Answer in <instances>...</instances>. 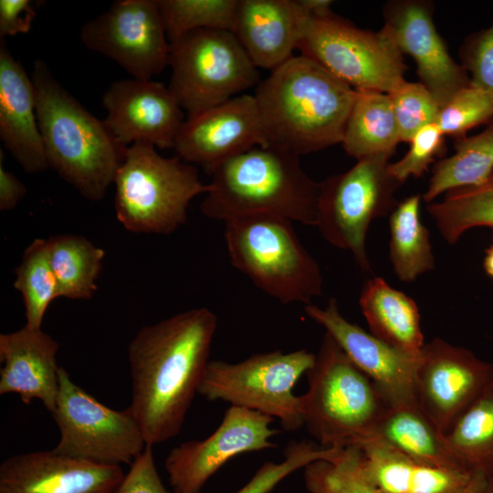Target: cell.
I'll list each match as a JSON object with an SVG mask.
<instances>
[{
	"label": "cell",
	"mask_w": 493,
	"mask_h": 493,
	"mask_svg": "<svg viewBox=\"0 0 493 493\" xmlns=\"http://www.w3.org/2000/svg\"><path fill=\"white\" fill-rule=\"evenodd\" d=\"M58 343L42 329L25 325L0 335V394L16 393L29 404L40 400L53 412L59 390Z\"/></svg>",
	"instance_id": "obj_21"
},
{
	"label": "cell",
	"mask_w": 493,
	"mask_h": 493,
	"mask_svg": "<svg viewBox=\"0 0 493 493\" xmlns=\"http://www.w3.org/2000/svg\"><path fill=\"white\" fill-rule=\"evenodd\" d=\"M14 288L22 295L25 325L42 329L47 309L54 299L59 298L47 239L36 238L25 249L21 262L16 267Z\"/></svg>",
	"instance_id": "obj_33"
},
{
	"label": "cell",
	"mask_w": 493,
	"mask_h": 493,
	"mask_svg": "<svg viewBox=\"0 0 493 493\" xmlns=\"http://www.w3.org/2000/svg\"><path fill=\"white\" fill-rule=\"evenodd\" d=\"M216 315L201 307L143 326L128 346L129 405L146 445L176 436L208 365Z\"/></svg>",
	"instance_id": "obj_1"
},
{
	"label": "cell",
	"mask_w": 493,
	"mask_h": 493,
	"mask_svg": "<svg viewBox=\"0 0 493 493\" xmlns=\"http://www.w3.org/2000/svg\"><path fill=\"white\" fill-rule=\"evenodd\" d=\"M256 146H267L254 95L241 94L185 119L174 151L209 173L221 163Z\"/></svg>",
	"instance_id": "obj_19"
},
{
	"label": "cell",
	"mask_w": 493,
	"mask_h": 493,
	"mask_svg": "<svg viewBox=\"0 0 493 493\" xmlns=\"http://www.w3.org/2000/svg\"><path fill=\"white\" fill-rule=\"evenodd\" d=\"M401 142L400 131L387 93L357 90L341 144L357 161L369 157L391 158Z\"/></svg>",
	"instance_id": "obj_27"
},
{
	"label": "cell",
	"mask_w": 493,
	"mask_h": 493,
	"mask_svg": "<svg viewBox=\"0 0 493 493\" xmlns=\"http://www.w3.org/2000/svg\"><path fill=\"white\" fill-rule=\"evenodd\" d=\"M359 304L371 333L412 355L425 346L416 302L405 293L374 277L364 284Z\"/></svg>",
	"instance_id": "obj_26"
},
{
	"label": "cell",
	"mask_w": 493,
	"mask_h": 493,
	"mask_svg": "<svg viewBox=\"0 0 493 493\" xmlns=\"http://www.w3.org/2000/svg\"><path fill=\"white\" fill-rule=\"evenodd\" d=\"M422 195L399 202L389 215V257L396 277L411 283L435 268L430 233L420 219Z\"/></svg>",
	"instance_id": "obj_28"
},
{
	"label": "cell",
	"mask_w": 493,
	"mask_h": 493,
	"mask_svg": "<svg viewBox=\"0 0 493 493\" xmlns=\"http://www.w3.org/2000/svg\"><path fill=\"white\" fill-rule=\"evenodd\" d=\"M59 298L90 299L97 290V278L105 252L84 236L60 234L47 239Z\"/></svg>",
	"instance_id": "obj_31"
},
{
	"label": "cell",
	"mask_w": 493,
	"mask_h": 493,
	"mask_svg": "<svg viewBox=\"0 0 493 493\" xmlns=\"http://www.w3.org/2000/svg\"><path fill=\"white\" fill-rule=\"evenodd\" d=\"M342 449L327 448L306 440L292 441L284 450L279 463L265 462L249 481L235 493H269L280 481L308 464L318 461H335Z\"/></svg>",
	"instance_id": "obj_36"
},
{
	"label": "cell",
	"mask_w": 493,
	"mask_h": 493,
	"mask_svg": "<svg viewBox=\"0 0 493 493\" xmlns=\"http://www.w3.org/2000/svg\"><path fill=\"white\" fill-rule=\"evenodd\" d=\"M366 440L383 443L424 465L468 472L449 451L443 434L416 404H389Z\"/></svg>",
	"instance_id": "obj_25"
},
{
	"label": "cell",
	"mask_w": 493,
	"mask_h": 493,
	"mask_svg": "<svg viewBox=\"0 0 493 493\" xmlns=\"http://www.w3.org/2000/svg\"><path fill=\"white\" fill-rule=\"evenodd\" d=\"M59 390L51 413L59 430L53 449L72 458L97 464L131 465L147 446L130 406L110 408L59 369Z\"/></svg>",
	"instance_id": "obj_12"
},
{
	"label": "cell",
	"mask_w": 493,
	"mask_h": 493,
	"mask_svg": "<svg viewBox=\"0 0 493 493\" xmlns=\"http://www.w3.org/2000/svg\"><path fill=\"white\" fill-rule=\"evenodd\" d=\"M297 3L309 16L321 17L333 13L330 9L332 1L330 0H297Z\"/></svg>",
	"instance_id": "obj_44"
},
{
	"label": "cell",
	"mask_w": 493,
	"mask_h": 493,
	"mask_svg": "<svg viewBox=\"0 0 493 493\" xmlns=\"http://www.w3.org/2000/svg\"><path fill=\"white\" fill-rule=\"evenodd\" d=\"M443 438L467 471L493 478V385L456 419Z\"/></svg>",
	"instance_id": "obj_30"
},
{
	"label": "cell",
	"mask_w": 493,
	"mask_h": 493,
	"mask_svg": "<svg viewBox=\"0 0 493 493\" xmlns=\"http://www.w3.org/2000/svg\"><path fill=\"white\" fill-rule=\"evenodd\" d=\"M487 479L488 478L482 474L476 473L467 488L460 493H480Z\"/></svg>",
	"instance_id": "obj_45"
},
{
	"label": "cell",
	"mask_w": 493,
	"mask_h": 493,
	"mask_svg": "<svg viewBox=\"0 0 493 493\" xmlns=\"http://www.w3.org/2000/svg\"><path fill=\"white\" fill-rule=\"evenodd\" d=\"M314 361L306 349L257 353L238 362L210 361L198 393L277 418L285 431H296L303 422L293 389Z\"/></svg>",
	"instance_id": "obj_11"
},
{
	"label": "cell",
	"mask_w": 493,
	"mask_h": 493,
	"mask_svg": "<svg viewBox=\"0 0 493 493\" xmlns=\"http://www.w3.org/2000/svg\"><path fill=\"white\" fill-rule=\"evenodd\" d=\"M304 311L373 382L389 404H417L415 375L420 355L403 351L347 320L335 298H330L325 308L311 303Z\"/></svg>",
	"instance_id": "obj_17"
},
{
	"label": "cell",
	"mask_w": 493,
	"mask_h": 493,
	"mask_svg": "<svg viewBox=\"0 0 493 493\" xmlns=\"http://www.w3.org/2000/svg\"><path fill=\"white\" fill-rule=\"evenodd\" d=\"M389 158L358 160L344 173L320 182L316 227L331 246L350 251L365 272L372 267L366 236L372 222L389 216L398 202L395 193L403 184L389 172Z\"/></svg>",
	"instance_id": "obj_10"
},
{
	"label": "cell",
	"mask_w": 493,
	"mask_h": 493,
	"mask_svg": "<svg viewBox=\"0 0 493 493\" xmlns=\"http://www.w3.org/2000/svg\"><path fill=\"white\" fill-rule=\"evenodd\" d=\"M112 493H170L156 469L152 446H145Z\"/></svg>",
	"instance_id": "obj_41"
},
{
	"label": "cell",
	"mask_w": 493,
	"mask_h": 493,
	"mask_svg": "<svg viewBox=\"0 0 493 493\" xmlns=\"http://www.w3.org/2000/svg\"><path fill=\"white\" fill-rule=\"evenodd\" d=\"M36 16L29 0H0V37L27 33Z\"/></svg>",
	"instance_id": "obj_42"
},
{
	"label": "cell",
	"mask_w": 493,
	"mask_h": 493,
	"mask_svg": "<svg viewBox=\"0 0 493 493\" xmlns=\"http://www.w3.org/2000/svg\"><path fill=\"white\" fill-rule=\"evenodd\" d=\"M357 90L302 55L256 87L267 142L299 156L341 143Z\"/></svg>",
	"instance_id": "obj_2"
},
{
	"label": "cell",
	"mask_w": 493,
	"mask_h": 493,
	"mask_svg": "<svg viewBox=\"0 0 493 493\" xmlns=\"http://www.w3.org/2000/svg\"><path fill=\"white\" fill-rule=\"evenodd\" d=\"M0 139L27 173L49 168L38 128L31 77L0 40Z\"/></svg>",
	"instance_id": "obj_22"
},
{
	"label": "cell",
	"mask_w": 493,
	"mask_h": 493,
	"mask_svg": "<svg viewBox=\"0 0 493 493\" xmlns=\"http://www.w3.org/2000/svg\"><path fill=\"white\" fill-rule=\"evenodd\" d=\"M4 153L0 151V210H13L26 194V185L4 167Z\"/></svg>",
	"instance_id": "obj_43"
},
{
	"label": "cell",
	"mask_w": 493,
	"mask_h": 493,
	"mask_svg": "<svg viewBox=\"0 0 493 493\" xmlns=\"http://www.w3.org/2000/svg\"><path fill=\"white\" fill-rule=\"evenodd\" d=\"M156 0H119L80 31L83 44L150 80L169 66L170 42Z\"/></svg>",
	"instance_id": "obj_13"
},
{
	"label": "cell",
	"mask_w": 493,
	"mask_h": 493,
	"mask_svg": "<svg viewBox=\"0 0 493 493\" xmlns=\"http://www.w3.org/2000/svg\"><path fill=\"white\" fill-rule=\"evenodd\" d=\"M169 40L199 29L233 33L238 0H156Z\"/></svg>",
	"instance_id": "obj_34"
},
{
	"label": "cell",
	"mask_w": 493,
	"mask_h": 493,
	"mask_svg": "<svg viewBox=\"0 0 493 493\" xmlns=\"http://www.w3.org/2000/svg\"><path fill=\"white\" fill-rule=\"evenodd\" d=\"M426 211L450 245L471 228H493V172L481 184L448 191L441 201L428 204Z\"/></svg>",
	"instance_id": "obj_32"
},
{
	"label": "cell",
	"mask_w": 493,
	"mask_h": 493,
	"mask_svg": "<svg viewBox=\"0 0 493 493\" xmlns=\"http://www.w3.org/2000/svg\"><path fill=\"white\" fill-rule=\"evenodd\" d=\"M297 49L356 90L389 94L405 80L404 54L383 26L374 32L334 13L305 14Z\"/></svg>",
	"instance_id": "obj_9"
},
{
	"label": "cell",
	"mask_w": 493,
	"mask_h": 493,
	"mask_svg": "<svg viewBox=\"0 0 493 493\" xmlns=\"http://www.w3.org/2000/svg\"><path fill=\"white\" fill-rule=\"evenodd\" d=\"M274 418L230 405L218 427L203 440L181 443L167 455L164 468L173 493H201L206 482L236 456L276 446Z\"/></svg>",
	"instance_id": "obj_15"
},
{
	"label": "cell",
	"mask_w": 493,
	"mask_h": 493,
	"mask_svg": "<svg viewBox=\"0 0 493 493\" xmlns=\"http://www.w3.org/2000/svg\"><path fill=\"white\" fill-rule=\"evenodd\" d=\"M169 42L168 88L187 117L239 96L261 81L258 68L230 31L194 30Z\"/></svg>",
	"instance_id": "obj_8"
},
{
	"label": "cell",
	"mask_w": 493,
	"mask_h": 493,
	"mask_svg": "<svg viewBox=\"0 0 493 493\" xmlns=\"http://www.w3.org/2000/svg\"><path fill=\"white\" fill-rule=\"evenodd\" d=\"M304 482L309 493H382L362 475L355 446L344 448L335 461L308 464Z\"/></svg>",
	"instance_id": "obj_35"
},
{
	"label": "cell",
	"mask_w": 493,
	"mask_h": 493,
	"mask_svg": "<svg viewBox=\"0 0 493 493\" xmlns=\"http://www.w3.org/2000/svg\"><path fill=\"white\" fill-rule=\"evenodd\" d=\"M353 446L362 475L382 493H460L476 474L424 465L375 440Z\"/></svg>",
	"instance_id": "obj_24"
},
{
	"label": "cell",
	"mask_w": 493,
	"mask_h": 493,
	"mask_svg": "<svg viewBox=\"0 0 493 493\" xmlns=\"http://www.w3.org/2000/svg\"><path fill=\"white\" fill-rule=\"evenodd\" d=\"M48 166L84 198L101 201L127 148L54 77L41 59L30 75Z\"/></svg>",
	"instance_id": "obj_3"
},
{
	"label": "cell",
	"mask_w": 493,
	"mask_h": 493,
	"mask_svg": "<svg viewBox=\"0 0 493 493\" xmlns=\"http://www.w3.org/2000/svg\"><path fill=\"white\" fill-rule=\"evenodd\" d=\"M123 477L121 466L35 451L1 463L0 493H112Z\"/></svg>",
	"instance_id": "obj_20"
},
{
	"label": "cell",
	"mask_w": 493,
	"mask_h": 493,
	"mask_svg": "<svg viewBox=\"0 0 493 493\" xmlns=\"http://www.w3.org/2000/svg\"><path fill=\"white\" fill-rule=\"evenodd\" d=\"M306 375L299 409L320 446L342 449L368 439L389 403L329 333Z\"/></svg>",
	"instance_id": "obj_5"
},
{
	"label": "cell",
	"mask_w": 493,
	"mask_h": 493,
	"mask_svg": "<svg viewBox=\"0 0 493 493\" xmlns=\"http://www.w3.org/2000/svg\"><path fill=\"white\" fill-rule=\"evenodd\" d=\"M224 223L231 264L259 289L282 304L306 306L322 295L321 269L299 240L292 221L253 215Z\"/></svg>",
	"instance_id": "obj_6"
},
{
	"label": "cell",
	"mask_w": 493,
	"mask_h": 493,
	"mask_svg": "<svg viewBox=\"0 0 493 493\" xmlns=\"http://www.w3.org/2000/svg\"><path fill=\"white\" fill-rule=\"evenodd\" d=\"M113 184L116 217L135 234L174 232L186 222L190 202L209 190L194 164L142 142L127 148Z\"/></svg>",
	"instance_id": "obj_7"
},
{
	"label": "cell",
	"mask_w": 493,
	"mask_h": 493,
	"mask_svg": "<svg viewBox=\"0 0 493 493\" xmlns=\"http://www.w3.org/2000/svg\"><path fill=\"white\" fill-rule=\"evenodd\" d=\"M480 493H493V478H488Z\"/></svg>",
	"instance_id": "obj_47"
},
{
	"label": "cell",
	"mask_w": 493,
	"mask_h": 493,
	"mask_svg": "<svg viewBox=\"0 0 493 493\" xmlns=\"http://www.w3.org/2000/svg\"><path fill=\"white\" fill-rule=\"evenodd\" d=\"M483 267L488 276L493 278V243L486 251Z\"/></svg>",
	"instance_id": "obj_46"
},
{
	"label": "cell",
	"mask_w": 493,
	"mask_h": 493,
	"mask_svg": "<svg viewBox=\"0 0 493 493\" xmlns=\"http://www.w3.org/2000/svg\"><path fill=\"white\" fill-rule=\"evenodd\" d=\"M434 5L425 0H391L383 6V27L401 52L416 64L420 82L440 108L470 84L464 68L450 56L435 28Z\"/></svg>",
	"instance_id": "obj_16"
},
{
	"label": "cell",
	"mask_w": 493,
	"mask_h": 493,
	"mask_svg": "<svg viewBox=\"0 0 493 493\" xmlns=\"http://www.w3.org/2000/svg\"><path fill=\"white\" fill-rule=\"evenodd\" d=\"M304 15L297 0H238L233 33L257 68L272 71L293 57Z\"/></svg>",
	"instance_id": "obj_23"
},
{
	"label": "cell",
	"mask_w": 493,
	"mask_h": 493,
	"mask_svg": "<svg viewBox=\"0 0 493 493\" xmlns=\"http://www.w3.org/2000/svg\"><path fill=\"white\" fill-rule=\"evenodd\" d=\"M492 172L493 122L476 135L456 140L454 154L435 163L422 200L428 205L448 191L481 184Z\"/></svg>",
	"instance_id": "obj_29"
},
{
	"label": "cell",
	"mask_w": 493,
	"mask_h": 493,
	"mask_svg": "<svg viewBox=\"0 0 493 493\" xmlns=\"http://www.w3.org/2000/svg\"><path fill=\"white\" fill-rule=\"evenodd\" d=\"M492 385L493 364L469 350L440 338L423 347L415 375V398L442 434Z\"/></svg>",
	"instance_id": "obj_14"
},
{
	"label": "cell",
	"mask_w": 493,
	"mask_h": 493,
	"mask_svg": "<svg viewBox=\"0 0 493 493\" xmlns=\"http://www.w3.org/2000/svg\"><path fill=\"white\" fill-rule=\"evenodd\" d=\"M493 122V92L468 85L440 109L436 121L445 136L455 140L471 129Z\"/></svg>",
	"instance_id": "obj_37"
},
{
	"label": "cell",
	"mask_w": 493,
	"mask_h": 493,
	"mask_svg": "<svg viewBox=\"0 0 493 493\" xmlns=\"http://www.w3.org/2000/svg\"><path fill=\"white\" fill-rule=\"evenodd\" d=\"M209 190L200 205L208 218L226 222L272 215L316 226L320 182L302 169L299 156L271 146H256L210 173Z\"/></svg>",
	"instance_id": "obj_4"
},
{
	"label": "cell",
	"mask_w": 493,
	"mask_h": 493,
	"mask_svg": "<svg viewBox=\"0 0 493 493\" xmlns=\"http://www.w3.org/2000/svg\"><path fill=\"white\" fill-rule=\"evenodd\" d=\"M401 142H409L422 128L436 123L440 106L421 82L404 80L390 92Z\"/></svg>",
	"instance_id": "obj_38"
},
{
	"label": "cell",
	"mask_w": 493,
	"mask_h": 493,
	"mask_svg": "<svg viewBox=\"0 0 493 493\" xmlns=\"http://www.w3.org/2000/svg\"><path fill=\"white\" fill-rule=\"evenodd\" d=\"M102 103L104 122L121 144L174 149L185 119L168 86L152 79L118 80L104 92Z\"/></svg>",
	"instance_id": "obj_18"
},
{
	"label": "cell",
	"mask_w": 493,
	"mask_h": 493,
	"mask_svg": "<svg viewBox=\"0 0 493 493\" xmlns=\"http://www.w3.org/2000/svg\"><path fill=\"white\" fill-rule=\"evenodd\" d=\"M458 54L470 85L493 92V22L488 27L468 35Z\"/></svg>",
	"instance_id": "obj_40"
},
{
	"label": "cell",
	"mask_w": 493,
	"mask_h": 493,
	"mask_svg": "<svg viewBox=\"0 0 493 493\" xmlns=\"http://www.w3.org/2000/svg\"><path fill=\"white\" fill-rule=\"evenodd\" d=\"M445 134L436 123L422 128L410 140L403 158L390 163V173L404 184L409 177L423 176L437 157L445 152Z\"/></svg>",
	"instance_id": "obj_39"
}]
</instances>
